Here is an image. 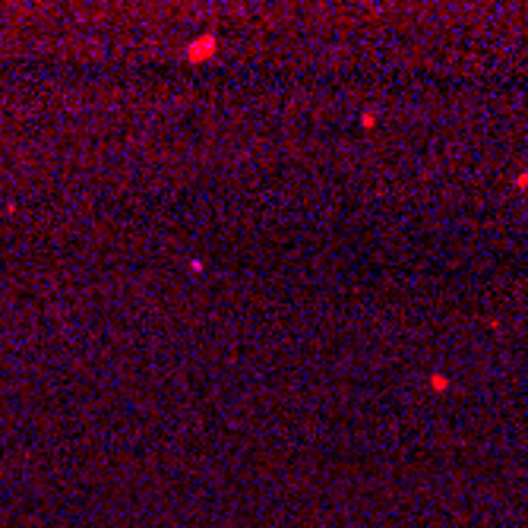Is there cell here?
<instances>
[{
  "label": "cell",
  "instance_id": "1",
  "mask_svg": "<svg viewBox=\"0 0 528 528\" xmlns=\"http://www.w3.org/2000/svg\"><path fill=\"white\" fill-rule=\"evenodd\" d=\"M215 51H218V35L215 32H203L184 48V61L187 64H206V61L215 57Z\"/></svg>",
  "mask_w": 528,
  "mask_h": 528
},
{
  "label": "cell",
  "instance_id": "2",
  "mask_svg": "<svg viewBox=\"0 0 528 528\" xmlns=\"http://www.w3.org/2000/svg\"><path fill=\"white\" fill-rule=\"evenodd\" d=\"M430 389L433 392H446V389H449V377H443V373H430Z\"/></svg>",
  "mask_w": 528,
  "mask_h": 528
},
{
  "label": "cell",
  "instance_id": "3",
  "mask_svg": "<svg viewBox=\"0 0 528 528\" xmlns=\"http://www.w3.org/2000/svg\"><path fill=\"white\" fill-rule=\"evenodd\" d=\"M515 187H519V190H525V187H528V174H525V171L515 178Z\"/></svg>",
  "mask_w": 528,
  "mask_h": 528
},
{
  "label": "cell",
  "instance_id": "4",
  "mask_svg": "<svg viewBox=\"0 0 528 528\" xmlns=\"http://www.w3.org/2000/svg\"><path fill=\"white\" fill-rule=\"evenodd\" d=\"M361 124H364V127H373V124H377V117H373V114L367 111V114H364V117H361Z\"/></svg>",
  "mask_w": 528,
  "mask_h": 528
}]
</instances>
